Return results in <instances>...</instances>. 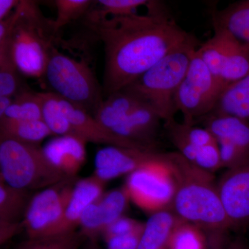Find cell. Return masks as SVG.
<instances>
[{
  "label": "cell",
  "mask_w": 249,
  "mask_h": 249,
  "mask_svg": "<svg viewBox=\"0 0 249 249\" xmlns=\"http://www.w3.org/2000/svg\"><path fill=\"white\" fill-rule=\"evenodd\" d=\"M85 18L86 25L104 45L106 97L124 89L176 49L198 42L165 9L111 18L90 9Z\"/></svg>",
  "instance_id": "6da1fadb"
},
{
  "label": "cell",
  "mask_w": 249,
  "mask_h": 249,
  "mask_svg": "<svg viewBox=\"0 0 249 249\" xmlns=\"http://www.w3.org/2000/svg\"><path fill=\"white\" fill-rule=\"evenodd\" d=\"M175 193L171 210L178 219L213 233L232 229L221 201L213 174L201 170L178 152L166 153Z\"/></svg>",
  "instance_id": "7a4b0ae2"
},
{
  "label": "cell",
  "mask_w": 249,
  "mask_h": 249,
  "mask_svg": "<svg viewBox=\"0 0 249 249\" xmlns=\"http://www.w3.org/2000/svg\"><path fill=\"white\" fill-rule=\"evenodd\" d=\"M199 42L180 47L167 55L124 91L150 106L165 122L175 119V96Z\"/></svg>",
  "instance_id": "3957f363"
},
{
  "label": "cell",
  "mask_w": 249,
  "mask_h": 249,
  "mask_svg": "<svg viewBox=\"0 0 249 249\" xmlns=\"http://www.w3.org/2000/svg\"><path fill=\"white\" fill-rule=\"evenodd\" d=\"M19 4L20 16L4 43L9 45L20 73L40 78L45 75L54 48V36L56 34L53 20L44 17L36 1H20Z\"/></svg>",
  "instance_id": "277c9868"
},
{
  "label": "cell",
  "mask_w": 249,
  "mask_h": 249,
  "mask_svg": "<svg viewBox=\"0 0 249 249\" xmlns=\"http://www.w3.org/2000/svg\"><path fill=\"white\" fill-rule=\"evenodd\" d=\"M1 181L18 189H40L67 179L51 164L37 145L0 141Z\"/></svg>",
  "instance_id": "5b68a950"
},
{
  "label": "cell",
  "mask_w": 249,
  "mask_h": 249,
  "mask_svg": "<svg viewBox=\"0 0 249 249\" xmlns=\"http://www.w3.org/2000/svg\"><path fill=\"white\" fill-rule=\"evenodd\" d=\"M52 92L93 116L103 100L102 86L84 61H78L53 48L46 68Z\"/></svg>",
  "instance_id": "8992f818"
},
{
  "label": "cell",
  "mask_w": 249,
  "mask_h": 249,
  "mask_svg": "<svg viewBox=\"0 0 249 249\" xmlns=\"http://www.w3.org/2000/svg\"><path fill=\"white\" fill-rule=\"evenodd\" d=\"M124 187L130 200L144 211L154 213L171 209L175 182L166 153L129 174Z\"/></svg>",
  "instance_id": "52a82bcc"
},
{
  "label": "cell",
  "mask_w": 249,
  "mask_h": 249,
  "mask_svg": "<svg viewBox=\"0 0 249 249\" xmlns=\"http://www.w3.org/2000/svg\"><path fill=\"white\" fill-rule=\"evenodd\" d=\"M222 89L196 51L175 96L184 124H194L212 112Z\"/></svg>",
  "instance_id": "ba28073f"
},
{
  "label": "cell",
  "mask_w": 249,
  "mask_h": 249,
  "mask_svg": "<svg viewBox=\"0 0 249 249\" xmlns=\"http://www.w3.org/2000/svg\"><path fill=\"white\" fill-rule=\"evenodd\" d=\"M74 178H67L31 198L22 222L29 239L53 235L71 198Z\"/></svg>",
  "instance_id": "9c48e42d"
},
{
  "label": "cell",
  "mask_w": 249,
  "mask_h": 249,
  "mask_svg": "<svg viewBox=\"0 0 249 249\" xmlns=\"http://www.w3.org/2000/svg\"><path fill=\"white\" fill-rule=\"evenodd\" d=\"M218 193L232 228L249 225V160L227 170L217 182Z\"/></svg>",
  "instance_id": "30bf717a"
},
{
  "label": "cell",
  "mask_w": 249,
  "mask_h": 249,
  "mask_svg": "<svg viewBox=\"0 0 249 249\" xmlns=\"http://www.w3.org/2000/svg\"><path fill=\"white\" fill-rule=\"evenodd\" d=\"M161 155L155 151L108 145L96 153L94 175L106 182L122 175H128Z\"/></svg>",
  "instance_id": "8fae6325"
},
{
  "label": "cell",
  "mask_w": 249,
  "mask_h": 249,
  "mask_svg": "<svg viewBox=\"0 0 249 249\" xmlns=\"http://www.w3.org/2000/svg\"><path fill=\"white\" fill-rule=\"evenodd\" d=\"M160 121L162 119L152 108L142 103L111 132L135 148L155 151Z\"/></svg>",
  "instance_id": "7c38bea8"
},
{
  "label": "cell",
  "mask_w": 249,
  "mask_h": 249,
  "mask_svg": "<svg viewBox=\"0 0 249 249\" xmlns=\"http://www.w3.org/2000/svg\"><path fill=\"white\" fill-rule=\"evenodd\" d=\"M86 142L76 136H60L47 142L42 150L55 169L67 178H74L86 160Z\"/></svg>",
  "instance_id": "4fadbf2b"
},
{
  "label": "cell",
  "mask_w": 249,
  "mask_h": 249,
  "mask_svg": "<svg viewBox=\"0 0 249 249\" xmlns=\"http://www.w3.org/2000/svg\"><path fill=\"white\" fill-rule=\"evenodd\" d=\"M60 101L64 113L71 124L73 135L83 139L86 142L137 149L132 144L103 127L91 114L84 109L61 98H60Z\"/></svg>",
  "instance_id": "5bb4252c"
},
{
  "label": "cell",
  "mask_w": 249,
  "mask_h": 249,
  "mask_svg": "<svg viewBox=\"0 0 249 249\" xmlns=\"http://www.w3.org/2000/svg\"><path fill=\"white\" fill-rule=\"evenodd\" d=\"M105 181L94 175L77 181L61 222L54 235L76 231L85 210L103 196Z\"/></svg>",
  "instance_id": "9a60e30c"
},
{
  "label": "cell",
  "mask_w": 249,
  "mask_h": 249,
  "mask_svg": "<svg viewBox=\"0 0 249 249\" xmlns=\"http://www.w3.org/2000/svg\"><path fill=\"white\" fill-rule=\"evenodd\" d=\"M214 30L221 31L249 47V0L237 1L213 15Z\"/></svg>",
  "instance_id": "2e32d148"
},
{
  "label": "cell",
  "mask_w": 249,
  "mask_h": 249,
  "mask_svg": "<svg viewBox=\"0 0 249 249\" xmlns=\"http://www.w3.org/2000/svg\"><path fill=\"white\" fill-rule=\"evenodd\" d=\"M180 220L171 209L152 213L144 224L138 249H163L168 247Z\"/></svg>",
  "instance_id": "e0dca14e"
},
{
  "label": "cell",
  "mask_w": 249,
  "mask_h": 249,
  "mask_svg": "<svg viewBox=\"0 0 249 249\" xmlns=\"http://www.w3.org/2000/svg\"><path fill=\"white\" fill-rule=\"evenodd\" d=\"M209 115L232 116L249 122V74L222 90Z\"/></svg>",
  "instance_id": "ac0fdd59"
},
{
  "label": "cell",
  "mask_w": 249,
  "mask_h": 249,
  "mask_svg": "<svg viewBox=\"0 0 249 249\" xmlns=\"http://www.w3.org/2000/svg\"><path fill=\"white\" fill-rule=\"evenodd\" d=\"M142 103L131 93L120 90L103 100L93 117L111 132Z\"/></svg>",
  "instance_id": "d6986e66"
},
{
  "label": "cell",
  "mask_w": 249,
  "mask_h": 249,
  "mask_svg": "<svg viewBox=\"0 0 249 249\" xmlns=\"http://www.w3.org/2000/svg\"><path fill=\"white\" fill-rule=\"evenodd\" d=\"M204 127L218 141H227L249 155V122L228 116H206Z\"/></svg>",
  "instance_id": "ffe728a7"
},
{
  "label": "cell",
  "mask_w": 249,
  "mask_h": 249,
  "mask_svg": "<svg viewBox=\"0 0 249 249\" xmlns=\"http://www.w3.org/2000/svg\"><path fill=\"white\" fill-rule=\"evenodd\" d=\"M51 135L53 133L42 120L18 121L0 119V141L14 140L37 145Z\"/></svg>",
  "instance_id": "44dd1931"
},
{
  "label": "cell",
  "mask_w": 249,
  "mask_h": 249,
  "mask_svg": "<svg viewBox=\"0 0 249 249\" xmlns=\"http://www.w3.org/2000/svg\"><path fill=\"white\" fill-rule=\"evenodd\" d=\"M28 191L18 189L0 181V228L20 227L31 199Z\"/></svg>",
  "instance_id": "7402d4cb"
},
{
  "label": "cell",
  "mask_w": 249,
  "mask_h": 249,
  "mask_svg": "<svg viewBox=\"0 0 249 249\" xmlns=\"http://www.w3.org/2000/svg\"><path fill=\"white\" fill-rule=\"evenodd\" d=\"M231 39L230 36L226 33L214 30V36L197 49L198 53L201 60L208 67L221 89V76L230 45Z\"/></svg>",
  "instance_id": "603a6c76"
},
{
  "label": "cell",
  "mask_w": 249,
  "mask_h": 249,
  "mask_svg": "<svg viewBox=\"0 0 249 249\" xmlns=\"http://www.w3.org/2000/svg\"><path fill=\"white\" fill-rule=\"evenodd\" d=\"M231 38L221 76L222 90L249 74V47Z\"/></svg>",
  "instance_id": "cb8c5ba5"
},
{
  "label": "cell",
  "mask_w": 249,
  "mask_h": 249,
  "mask_svg": "<svg viewBox=\"0 0 249 249\" xmlns=\"http://www.w3.org/2000/svg\"><path fill=\"white\" fill-rule=\"evenodd\" d=\"M18 121L42 120L40 93L23 88L14 96L13 102L0 119Z\"/></svg>",
  "instance_id": "d4e9b609"
},
{
  "label": "cell",
  "mask_w": 249,
  "mask_h": 249,
  "mask_svg": "<svg viewBox=\"0 0 249 249\" xmlns=\"http://www.w3.org/2000/svg\"><path fill=\"white\" fill-rule=\"evenodd\" d=\"M42 99V121L53 135H73V129L62 109L60 98L52 92H40Z\"/></svg>",
  "instance_id": "484cf974"
},
{
  "label": "cell",
  "mask_w": 249,
  "mask_h": 249,
  "mask_svg": "<svg viewBox=\"0 0 249 249\" xmlns=\"http://www.w3.org/2000/svg\"><path fill=\"white\" fill-rule=\"evenodd\" d=\"M7 43L0 45V96L14 98L24 87Z\"/></svg>",
  "instance_id": "4316f807"
},
{
  "label": "cell",
  "mask_w": 249,
  "mask_h": 249,
  "mask_svg": "<svg viewBox=\"0 0 249 249\" xmlns=\"http://www.w3.org/2000/svg\"><path fill=\"white\" fill-rule=\"evenodd\" d=\"M129 200L128 193L124 187L113 190L101 196L99 208L104 228L103 231L124 216L123 214L127 209Z\"/></svg>",
  "instance_id": "83f0119b"
},
{
  "label": "cell",
  "mask_w": 249,
  "mask_h": 249,
  "mask_svg": "<svg viewBox=\"0 0 249 249\" xmlns=\"http://www.w3.org/2000/svg\"><path fill=\"white\" fill-rule=\"evenodd\" d=\"M167 247L170 249H205L204 231L194 224L180 220Z\"/></svg>",
  "instance_id": "f1b7e54d"
},
{
  "label": "cell",
  "mask_w": 249,
  "mask_h": 249,
  "mask_svg": "<svg viewBox=\"0 0 249 249\" xmlns=\"http://www.w3.org/2000/svg\"><path fill=\"white\" fill-rule=\"evenodd\" d=\"M94 2L90 0H56L55 4L57 16L53 20V27L55 34L69 23L76 20L89 12Z\"/></svg>",
  "instance_id": "f546056e"
},
{
  "label": "cell",
  "mask_w": 249,
  "mask_h": 249,
  "mask_svg": "<svg viewBox=\"0 0 249 249\" xmlns=\"http://www.w3.org/2000/svg\"><path fill=\"white\" fill-rule=\"evenodd\" d=\"M100 5V9L92 10L95 14L103 18L127 16L136 14V11L142 6L148 8L152 1L148 0H100L96 1Z\"/></svg>",
  "instance_id": "4dcf8cb0"
},
{
  "label": "cell",
  "mask_w": 249,
  "mask_h": 249,
  "mask_svg": "<svg viewBox=\"0 0 249 249\" xmlns=\"http://www.w3.org/2000/svg\"><path fill=\"white\" fill-rule=\"evenodd\" d=\"M38 239V249H78L86 237L81 232H71Z\"/></svg>",
  "instance_id": "1f68e13d"
},
{
  "label": "cell",
  "mask_w": 249,
  "mask_h": 249,
  "mask_svg": "<svg viewBox=\"0 0 249 249\" xmlns=\"http://www.w3.org/2000/svg\"><path fill=\"white\" fill-rule=\"evenodd\" d=\"M99 199L90 204L85 210L80 218L79 224L80 227H81L80 232L86 238L89 237L91 240L100 232L103 233L104 230L101 212H100Z\"/></svg>",
  "instance_id": "d6a6232c"
},
{
  "label": "cell",
  "mask_w": 249,
  "mask_h": 249,
  "mask_svg": "<svg viewBox=\"0 0 249 249\" xmlns=\"http://www.w3.org/2000/svg\"><path fill=\"white\" fill-rule=\"evenodd\" d=\"M193 164L212 174L222 168L218 142L200 147Z\"/></svg>",
  "instance_id": "836d02e7"
},
{
  "label": "cell",
  "mask_w": 249,
  "mask_h": 249,
  "mask_svg": "<svg viewBox=\"0 0 249 249\" xmlns=\"http://www.w3.org/2000/svg\"><path fill=\"white\" fill-rule=\"evenodd\" d=\"M222 168L231 169L249 160V155L227 141H218Z\"/></svg>",
  "instance_id": "e575fe53"
},
{
  "label": "cell",
  "mask_w": 249,
  "mask_h": 249,
  "mask_svg": "<svg viewBox=\"0 0 249 249\" xmlns=\"http://www.w3.org/2000/svg\"><path fill=\"white\" fill-rule=\"evenodd\" d=\"M143 227L144 224L123 216L109 226L103 231V234L104 238L111 237V236L127 235V234L142 231Z\"/></svg>",
  "instance_id": "d590c367"
},
{
  "label": "cell",
  "mask_w": 249,
  "mask_h": 249,
  "mask_svg": "<svg viewBox=\"0 0 249 249\" xmlns=\"http://www.w3.org/2000/svg\"><path fill=\"white\" fill-rule=\"evenodd\" d=\"M142 231L105 237L107 249H138Z\"/></svg>",
  "instance_id": "8d00e7d4"
},
{
  "label": "cell",
  "mask_w": 249,
  "mask_h": 249,
  "mask_svg": "<svg viewBox=\"0 0 249 249\" xmlns=\"http://www.w3.org/2000/svg\"><path fill=\"white\" fill-rule=\"evenodd\" d=\"M20 4V2H19ZM18 4L14 12L3 20L0 21V45H3L9 38L20 16V4Z\"/></svg>",
  "instance_id": "74e56055"
},
{
  "label": "cell",
  "mask_w": 249,
  "mask_h": 249,
  "mask_svg": "<svg viewBox=\"0 0 249 249\" xmlns=\"http://www.w3.org/2000/svg\"><path fill=\"white\" fill-rule=\"evenodd\" d=\"M19 2L18 0H0V21L10 16L11 10L17 7Z\"/></svg>",
  "instance_id": "f35d334b"
},
{
  "label": "cell",
  "mask_w": 249,
  "mask_h": 249,
  "mask_svg": "<svg viewBox=\"0 0 249 249\" xmlns=\"http://www.w3.org/2000/svg\"><path fill=\"white\" fill-rule=\"evenodd\" d=\"M14 98L0 96V119L4 116L5 112L9 109Z\"/></svg>",
  "instance_id": "ab89813d"
},
{
  "label": "cell",
  "mask_w": 249,
  "mask_h": 249,
  "mask_svg": "<svg viewBox=\"0 0 249 249\" xmlns=\"http://www.w3.org/2000/svg\"><path fill=\"white\" fill-rule=\"evenodd\" d=\"M227 249H247L245 243L242 240H237L232 242Z\"/></svg>",
  "instance_id": "60d3db41"
}]
</instances>
